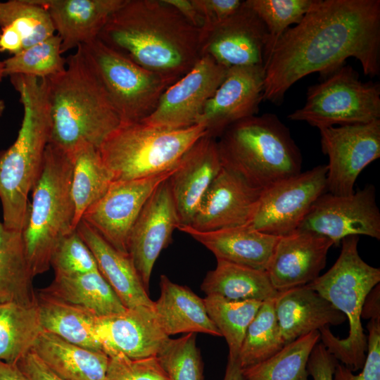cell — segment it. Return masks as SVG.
<instances>
[{
    "label": "cell",
    "instance_id": "6da1fadb",
    "mask_svg": "<svg viewBox=\"0 0 380 380\" xmlns=\"http://www.w3.org/2000/svg\"><path fill=\"white\" fill-rule=\"evenodd\" d=\"M349 57L360 61L365 75H379L380 1L315 0L267 59L263 100L279 105L297 81L313 72L324 78Z\"/></svg>",
    "mask_w": 380,
    "mask_h": 380
},
{
    "label": "cell",
    "instance_id": "7a4b0ae2",
    "mask_svg": "<svg viewBox=\"0 0 380 380\" xmlns=\"http://www.w3.org/2000/svg\"><path fill=\"white\" fill-rule=\"evenodd\" d=\"M97 39L172 84L200 58V29L164 0H125Z\"/></svg>",
    "mask_w": 380,
    "mask_h": 380
},
{
    "label": "cell",
    "instance_id": "3957f363",
    "mask_svg": "<svg viewBox=\"0 0 380 380\" xmlns=\"http://www.w3.org/2000/svg\"><path fill=\"white\" fill-rule=\"evenodd\" d=\"M9 77L23 116L15 141L0 151V201L5 227L22 232L29 215V195L39 178L50 142L49 81L22 75Z\"/></svg>",
    "mask_w": 380,
    "mask_h": 380
},
{
    "label": "cell",
    "instance_id": "277c9868",
    "mask_svg": "<svg viewBox=\"0 0 380 380\" xmlns=\"http://www.w3.org/2000/svg\"><path fill=\"white\" fill-rule=\"evenodd\" d=\"M48 81L49 143L65 151L82 142L99 148L120 120L80 46L66 58L65 70Z\"/></svg>",
    "mask_w": 380,
    "mask_h": 380
},
{
    "label": "cell",
    "instance_id": "5b68a950",
    "mask_svg": "<svg viewBox=\"0 0 380 380\" xmlns=\"http://www.w3.org/2000/svg\"><path fill=\"white\" fill-rule=\"evenodd\" d=\"M223 167L263 191L299 174L302 156L288 127L272 113L230 125L219 137Z\"/></svg>",
    "mask_w": 380,
    "mask_h": 380
},
{
    "label": "cell",
    "instance_id": "8992f818",
    "mask_svg": "<svg viewBox=\"0 0 380 380\" xmlns=\"http://www.w3.org/2000/svg\"><path fill=\"white\" fill-rule=\"evenodd\" d=\"M359 236L343 238L334 265L306 284L343 313L349 322L348 335L339 338L329 326L319 329L320 340L328 351L352 372L361 369L367 351L361 314L367 296L380 282V269L365 262L357 251Z\"/></svg>",
    "mask_w": 380,
    "mask_h": 380
},
{
    "label": "cell",
    "instance_id": "52a82bcc",
    "mask_svg": "<svg viewBox=\"0 0 380 380\" xmlns=\"http://www.w3.org/2000/svg\"><path fill=\"white\" fill-rule=\"evenodd\" d=\"M69 153L49 143L39 179L32 191L29 215L22 231L34 277L51 268V257L59 240L75 230Z\"/></svg>",
    "mask_w": 380,
    "mask_h": 380
},
{
    "label": "cell",
    "instance_id": "ba28073f",
    "mask_svg": "<svg viewBox=\"0 0 380 380\" xmlns=\"http://www.w3.org/2000/svg\"><path fill=\"white\" fill-rule=\"evenodd\" d=\"M206 134L201 124L166 129L143 122L120 123L99 150L113 181L137 179L172 170Z\"/></svg>",
    "mask_w": 380,
    "mask_h": 380
},
{
    "label": "cell",
    "instance_id": "9c48e42d",
    "mask_svg": "<svg viewBox=\"0 0 380 380\" xmlns=\"http://www.w3.org/2000/svg\"><path fill=\"white\" fill-rule=\"evenodd\" d=\"M305 105L288 115L317 128L365 124L380 120V85L363 82L357 72L343 65L308 87Z\"/></svg>",
    "mask_w": 380,
    "mask_h": 380
},
{
    "label": "cell",
    "instance_id": "30bf717a",
    "mask_svg": "<svg viewBox=\"0 0 380 380\" xmlns=\"http://www.w3.org/2000/svg\"><path fill=\"white\" fill-rule=\"evenodd\" d=\"M106 89L120 123L141 122L172 84L113 50L99 39L79 46Z\"/></svg>",
    "mask_w": 380,
    "mask_h": 380
},
{
    "label": "cell",
    "instance_id": "8fae6325",
    "mask_svg": "<svg viewBox=\"0 0 380 380\" xmlns=\"http://www.w3.org/2000/svg\"><path fill=\"white\" fill-rule=\"evenodd\" d=\"M327 165L314 167L262 191L250 225L276 236L296 229L327 191Z\"/></svg>",
    "mask_w": 380,
    "mask_h": 380
},
{
    "label": "cell",
    "instance_id": "7c38bea8",
    "mask_svg": "<svg viewBox=\"0 0 380 380\" xmlns=\"http://www.w3.org/2000/svg\"><path fill=\"white\" fill-rule=\"evenodd\" d=\"M319 131L322 151L329 157L327 191L338 196L353 194L359 175L380 157V120Z\"/></svg>",
    "mask_w": 380,
    "mask_h": 380
},
{
    "label": "cell",
    "instance_id": "4fadbf2b",
    "mask_svg": "<svg viewBox=\"0 0 380 380\" xmlns=\"http://www.w3.org/2000/svg\"><path fill=\"white\" fill-rule=\"evenodd\" d=\"M174 168L141 179L113 181L105 194L84 212L81 220L113 248L128 254V239L134 222L146 201L171 176Z\"/></svg>",
    "mask_w": 380,
    "mask_h": 380
},
{
    "label": "cell",
    "instance_id": "5bb4252c",
    "mask_svg": "<svg viewBox=\"0 0 380 380\" xmlns=\"http://www.w3.org/2000/svg\"><path fill=\"white\" fill-rule=\"evenodd\" d=\"M298 229L331 239L334 246L351 235L380 239V212L375 188L369 184L350 195L324 193L315 202Z\"/></svg>",
    "mask_w": 380,
    "mask_h": 380
},
{
    "label": "cell",
    "instance_id": "9a60e30c",
    "mask_svg": "<svg viewBox=\"0 0 380 380\" xmlns=\"http://www.w3.org/2000/svg\"><path fill=\"white\" fill-rule=\"evenodd\" d=\"M227 70L210 56H201L188 72L167 88L155 110L141 122L166 129L196 125Z\"/></svg>",
    "mask_w": 380,
    "mask_h": 380
},
{
    "label": "cell",
    "instance_id": "2e32d148",
    "mask_svg": "<svg viewBox=\"0 0 380 380\" xmlns=\"http://www.w3.org/2000/svg\"><path fill=\"white\" fill-rule=\"evenodd\" d=\"M200 30V56L208 55L228 69L240 66L264 67L268 32L262 21L245 1L227 19Z\"/></svg>",
    "mask_w": 380,
    "mask_h": 380
},
{
    "label": "cell",
    "instance_id": "e0dca14e",
    "mask_svg": "<svg viewBox=\"0 0 380 380\" xmlns=\"http://www.w3.org/2000/svg\"><path fill=\"white\" fill-rule=\"evenodd\" d=\"M169 178L146 201L128 239V254L147 291L154 264L179 224Z\"/></svg>",
    "mask_w": 380,
    "mask_h": 380
},
{
    "label": "cell",
    "instance_id": "ac0fdd59",
    "mask_svg": "<svg viewBox=\"0 0 380 380\" xmlns=\"http://www.w3.org/2000/svg\"><path fill=\"white\" fill-rule=\"evenodd\" d=\"M264 78L263 66L229 68L197 124L203 125L207 134L217 139L234 123L257 115L263 100Z\"/></svg>",
    "mask_w": 380,
    "mask_h": 380
},
{
    "label": "cell",
    "instance_id": "d6986e66",
    "mask_svg": "<svg viewBox=\"0 0 380 380\" xmlns=\"http://www.w3.org/2000/svg\"><path fill=\"white\" fill-rule=\"evenodd\" d=\"M94 334L109 357L123 355L133 359L157 356L170 338L160 327L153 308L147 306L98 317Z\"/></svg>",
    "mask_w": 380,
    "mask_h": 380
},
{
    "label": "cell",
    "instance_id": "ffe728a7",
    "mask_svg": "<svg viewBox=\"0 0 380 380\" xmlns=\"http://www.w3.org/2000/svg\"><path fill=\"white\" fill-rule=\"evenodd\" d=\"M327 237L296 229L279 236L266 272L277 291L306 285L324 268L329 250Z\"/></svg>",
    "mask_w": 380,
    "mask_h": 380
},
{
    "label": "cell",
    "instance_id": "44dd1931",
    "mask_svg": "<svg viewBox=\"0 0 380 380\" xmlns=\"http://www.w3.org/2000/svg\"><path fill=\"white\" fill-rule=\"evenodd\" d=\"M222 168L217 140L206 134L181 158L169 178L179 225H190Z\"/></svg>",
    "mask_w": 380,
    "mask_h": 380
},
{
    "label": "cell",
    "instance_id": "7402d4cb",
    "mask_svg": "<svg viewBox=\"0 0 380 380\" xmlns=\"http://www.w3.org/2000/svg\"><path fill=\"white\" fill-rule=\"evenodd\" d=\"M261 192L222 165L189 226L213 231L249 224Z\"/></svg>",
    "mask_w": 380,
    "mask_h": 380
},
{
    "label": "cell",
    "instance_id": "603a6c76",
    "mask_svg": "<svg viewBox=\"0 0 380 380\" xmlns=\"http://www.w3.org/2000/svg\"><path fill=\"white\" fill-rule=\"evenodd\" d=\"M177 229L204 246L217 260L264 271L279 238L256 230L250 224L213 231L179 225Z\"/></svg>",
    "mask_w": 380,
    "mask_h": 380
},
{
    "label": "cell",
    "instance_id": "cb8c5ba5",
    "mask_svg": "<svg viewBox=\"0 0 380 380\" xmlns=\"http://www.w3.org/2000/svg\"><path fill=\"white\" fill-rule=\"evenodd\" d=\"M35 1L48 11L64 53L97 39L109 16L125 0Z\"/></svg>",
    "mask_w": 380,
    "mask_h": 380
},
{
    "label": "cell",
    "instance_id": "d4e9b609",
    "mask_svg": "<svg viewBox=\"0 0 380 380\" xmlns=\"http://www.w3.org/2000/svg\"><path fill=\"white\" fill-rule=\"evenodd\" d=\"M274 310L284 346L326 326H337L346 316L306 285L279 291Z\"/></svg>",
    "mask_w": 380,
    "mask_h": 380
},
{
    "label": "cell",
    "instance_id": "484cf974",
    "mask_svg": "<svg viewBox=\"0 0 380 380\" xmlns=\"http://www.w3.org/2000/svg\"><path fill=\"white\" fill-rule=\"evenodd\" d=\"M76 231L93 253L99 272L125 307L153 308L154 301L149 298L129 254L113 248L83 220L79 222Z\"/></svg>",
    "mask_w": 380,
    "mask_h": 380
},
{
    "label": "cell",
    "instance_id": "4316f807",
    "mask_svg": "<svg viewBox=\"0 0 380 380\" xmlns=\"http://www.w3.org/2000/svg\"><path fill=\"white\" fill-rule=\"evenodd\" d=\"M160 294L153 303V311L167 336L203 333L222 336L208 315L203 298L189 287L172 282L165 274L160 275Z\"/></svg>",
    "mask_w": 380,
    "mask_h": 380
},
{
    "label": "cell",
    "instance_id": "83f0119b",
    "mask_svg": "<svg viewBox=\"0 0 380 380\" xmlns=\"http://www.w3.org/2000/svg\"><path fill=\"white\" fill-rule=\"evenodd\" d=\"M32 350L56 375L66 380H104L109 356L42 331Z\"/></svg>",
    "mask_w": 380,
    "mask_h": 380
},
{
    "label": "cell",
    "instance_id": "f1b7e54d",
    "mask_svg": "<svg viewBox=\"0 0 380 380\" xmlns=\"http://www.w3.org/2000/svg\"><path fill=\"white\" fill-rule=\"evenodd\" d=\"M34 277L22 232L7 229L0 220V305H35Z\"/></svg>",
    "mask_w": 380,
    "mask_h": 380
},
{
    "label": "cell",
    "instance_id": "f546056e",
    "mask_svg": "<svg viewBox=\"0 0 380 380\" xmlns=\"http://www.w3.org/2000/svg\"><path fill=\"white\" fill-rule=\"evenodd\" d=\"M37 305L44 331L82 347L103 350L94 334L98 317L91 311L40 289L37 291Z\"/></svg>",
    "mask_w": 380,
    "mask_h": 380
},
{
    "label": "cell",
    "instance_id": "4dcf8cb0",
    "mask_svg": "<svg viewBox=\"0 0 380 380\" xmlns=\"http://www.w3.org/2000/svg\"><path fill=\"white\" fill-rule=\"evenodd\" d=\"M40 290L83 307L97 317L110 316L127 310L99 270L72 276H55L48 286Z\"/></svg>",
    "mask_w": 380,
    "mask_h": 380
},
{
    "label": "cell",
    "instance_id": "1f68e13d",
    "mask_svg": "<svg viewBox=\"0 0 380 380\" xmlns=\"http://www.w3.org/2000/svg\"><path fill=\"white\" fill-rule=\"evenodd\" d=\"M67 152L72 163L71 191L76 229L84 212L105 194L113 179L98 148L82 142Z\"/></svg>",
    "mask_w": 380,
    "mask_h": 380
},
{
    "label": "cell",
    "instance_id": "d6a6232c",
    "mask_svg": "<svg viewBox=\"0 0 380 380\" xmlns=\"http://www.w3.org/2000/svg\"><path fill=\"white\" fill-rule=\"evenodd\" d=\"M201 289L206 294H217L232 300L265 301L277 297V291L267 272L217 260L214 270L204 278Z\"/></svg>",
    "mask_w": 380,
    "mask_h": 380
},
{
    "label": "cell",
    "instance_id": "836d02e7",
    "mask_svg": "<svg viewBox=\"0 0 380 380\" xmlns=\"http://www.w3.org/2000/svg\"><path fill=\"white\" fill-rule=\"evenodd\" d=\"M43 331L37 303L0 305V360L17 364L33 348Z\"/></svg>",
    "mask_w": 380,
    "mask_h": 380
},
{
    "label": "cell",
    "instance_id": "e575fe53",
    "mask_svg": "<svg viewBox=\"0 0 380 380\" xmlns=\"http://www.w3.org/2000/svg\"><path fill=\"white\" fill-rule=\"evenodd\" d=\"M320 338L313 331L285 345L268 359L242 369L245 380H308L307 364Z\"/></svg>",
    "mask_w": 380,
    "mask_h": 380
},
{
    "label": "cell",
    "instance_id": "d590c367",
    "mask_svg": "<svg viewBox=\"0 0 380 380\" xmlns=\"http://www.w3.org/2000/svg\"><path fill=\"white\" fill-rule=\"evenodd\" d=\"M208 315L228 345V358L236 360L247 328L262 301L232 300L217 294L203 298Z\"/></svg>",
    "mask_w": 380,
    "mask_h": 380
},
{
    "label": "cell",
    "instance_id": "8d00e7d4",
    "mask_svg": "<svg viewBox=\"0 0 380 380\" xmlns=\"http://www.w3.org/2000/svg\"><path fill=\"white\" fill-rule=\"evenodd\" d=\"M274 300L263 301L247 328L237 358L242 369L268 359L284 346Z\"/></svg>",
    "mask_w": 380,
    "mask_h": 380
},
{
    "label": "cell",
    "instance_id": "74e56055",
    "mask_svg": "<svg viewBox=\"0 0 380 380\" xmlns=\"http://www.w3.org/2000/svg\"><path fill=\"white\" fill-rule=\"evenodd\" d=\"M61 47V39L55 34L23 49L4 61L5 76L22 75L46 79L63 72L66 58Z\"/></svg>",
    "mask_w": 380,
    "mask_h": 380
},
{
    "label": "cell",
    "instance_id": "f35d334b",
    "mask_svg": "<svg viewBox=\"0 0 380 380\" xmlns=\"http://www.w3.org/2000/svg\"><path fill=\"white\" fill-rule=\"evenodd\" d=\"M8 25L21 34L24 49L56 34L48 11L35 0L0 1V27Z\"/></svg>",
    "mask_w": 380,
    "mask_h": 380
},
{
    "label": "cell",
    "instance_id": "ab89813d",
    "mask_svg": "<svg viewBox=\"0 0 380 380\" xmlns=\"http://www.w3.org/2000/svg\"><path fill=\"white\" fill-rule=\"evenodd\" d=\"M246 4L265 25L269 39L265 63L276 42L292 25L299 23L310 11L315 0H246Z\"/></svg>",
    "mask_w": 380,
    "mask_h": 380
},
{
    "label": "cell",
    "instance_id": "60d3db41",
    "mask_svg": "<svg viewBox=\"0 0 380 380\" xmlns=\"http://www.w3.org/2000/svg\"><path fill=\"white\" fill-rule=\"evenodd\" d=\"M168 380H204L203 363L196 346V334L178 338H169L158 354Z\"/></svg>",
    "mask_w": 380,
    "mask_h": 380
},
{
    "label": "cell",
    "instance_id": "b9f144b4",
    "mask_svg": "<svg viewBox=\"0 0 380 380\" xmlns=\"http://www.w3.org/2000/svg\"><path fill=\"white\" fill-rule=\"evenodd\" d=\"M50 264L55 276H72L99 270L93 253L76 229L59 240Z\"/></svg>",
    "mask_w": 380,
    "mask_h": 380
},
{
    "label": "cell",
    "instance_id": "7bdbcfd3",
    "mask_svg": "<svg viewBox=\"0 0 380 380\" xmlns=\"http://www.w3.org/2000/svg\"><path fill=\"white\" fill-rule=\"evenodd\" d=\"M104 380H168L157 356L133 359L123 355L109 357Z\"/></svg>",
    "mask_w": 380,
    "mask_h": 380
},
{
    "label": "cell",
    "instance_id": "ee69618b",
    "mask_svg": "<svg viewBox=\"0 0 380 380\" xmlns=\"http://www.w3.org/2000/svg\"><path fill=\"white\" fill-rule=\"evenodd\" d=\"M367 330V351L360 373L353 374L348 367L338 363L333 380H380V317L370 318Z\"/></svg>",
    "mask_w": 380,
    "mask_h": 380
},
{
    "label": "cell",
    "instance_id": "f6af8a7d",
    "mask_svg": "<svg viewBox=\"0 0 380 380\" xmlns=\"http://www.w3.org/2000/svg\"><path fill=\"white\" fill-rule=\"evenodd\" d=\"M203 21L201 29L213 26L233 15L241 0H192Z\"/></svg>",
    "mask_w": 380,
    "mask_h": 380
},
{
    "label": "cell",
    "instance_id": "bcb514c9",
    "mask_svg": "<svg viewBox=\"0 0 380 380\" xmlns=\"http://www.w3.org/2000/svg\"><path fill=\"white\" fill-rule=\"evenodd\" d=\"M338 363L320 342L315 345L310 355L307 370L313 380H333L334 372Z\"/></svg>",
    "mask_w": 380,
    "mask_h": 380
},
{
    "label": "cell",
    "instance_id": "7dc6e473",
    "mask_svg": "<svg viewBox=\"0 0 380 380\" xmlns=\"http://www.w3.org/2000/svg\"><path fill=\"white\" fill-rule=\"evenodd\" d=\"M16 365L29 380H66L53 373L32 350Z\"/></svg>",
    "mask_w": 380,
    "mask_h": 380
},
{
    "label": "cell",
    "instance_id": "c3c4849f",
    "mask_svg": "<svg viewBox=\"0 0 380 380\" xmlns=\"http://www.w3.org/2000/svg\"><path fill=\"white\" fill-rule=\"evenodd\" d=\"M24 49L23 39L21 34L12 25L1 27L0 51L8 52L13 55Z\"/></svg>",
    "mask_w": 380,
    "mask_h": 380
},
{
    "label": "cell",
    "instance_id": "681fc988",
    "mask_svg": "<svg viewBox=\"0 0 380 380\" xmlns=\"http://www.w3.org/2000/svg\"><path fill=\"white\" fill-rule=\"evenodd\" d=\"M164 1L175 8L190 23L201 30L203 21L192 0Z\"/></svg>",
    "mask_w": 380,
    "mask_h": 380
},
{
    "label": "cell",
    "instance_id": "f907efd6",
    "mask_svg": "<svg viewBox=\"0 0 380 380\" xmlns=\"http://www.w3.org/2000/svg\"><path fill=\"white\" fill-rule=\"evenodd\" d=\"M379 284L368 294L365 301L361 317L364 318L380 317Z\"/></svg>",
    "mask_w": 380,
    "mask_h": 380
},
{
    "label": "cell",
    "instance_id": "816d5d0a",
    "mask_svg": "<svg viewBox=\"0 0 380 380\" xmlns=\"http://www.w3.org/2000/svg\"><path fill=\"white\" fill-rule=\"evenodd\" d=\"M0 380H29L16 364L0 360Z\"/></svg>",
    "mask_w": 380,
    "mask_h": 380
},
{
    "label": "cell",
    "instance_id": "f5cc1de1",
    "mask_svg": "<svg viewBox=\"0 0 380 380\" xmlns=\"http://www.w3.org/2000/svg\"><path fill=\"white\" fill-rule=\"evenodd\" d=\"M223 380H245L237 359L228 358Z\"/></svg>",
    "mask_w": 380,
    "mask_h": 380
},
{
    "label": "cell",
    "instance_id": "db71d44e",
    "mask_svg": "<svg viewBox=\"0 0 380 380\" xmlns=\"http://www.w3.org/2000/svg\"><path fill=\"white\" fill-rule=\"evenodd\" d=\"M5 77L4 61H0V82Z\"/></svg>",
    "mask_w": 380,
    "mask_h": 380
},
{
    "label": "cell",
    "instance_id": "11a10c76",
    "mask_svg": "<svg viewBox=\"0 0 380 380\" xmlns=\"http://www.w3.org/2000/svg\"><path fill=\"white\" fill-rule=\"evenodd\" d=\"M5 109V103L2 99H0V117L2 115Z\"/></svg>",
    "mask_w": 380,
    "mask_h": 380
}]
</instances>
